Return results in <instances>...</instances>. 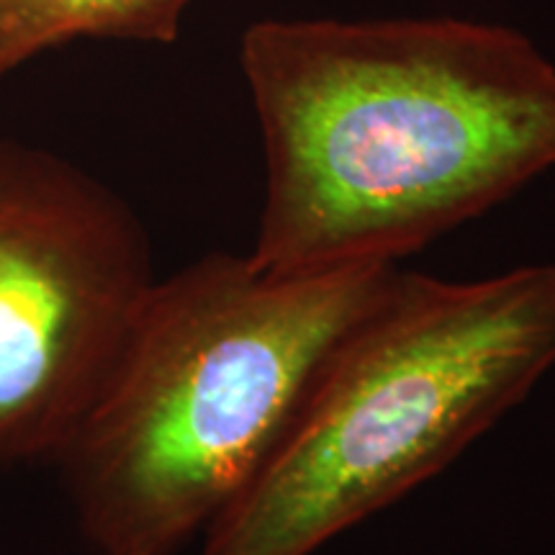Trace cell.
I'll list each match as a JSON object with an SVG mask.
<instances>
[{
	"instance_id": "cell-1",
	"label": "cell",
	"mask_w": 555,
	"mask_h": 555,
	"mask_svg": "<svg viewBox=\"0 0 555 555\" xmlns=\"http://www.w3.org/2000/svg\"><path fill=\"white\" fill-rule=\"evenodd\" d=\"M240 65L266 152L249 258L397 266L555 168V65L468 18H266Z\"/></svg>"
},
{
	"instance_id": "cell-2",
	"label": "cell",
	"mask_w": 555,
	"mask_h": 555,
	"mask_svg": "<svg viewBox=\"0 0 555 555\" xmlns=\"http://www.w3.org/2000/svg\"><path fill=\"white\" fill-rule=\"evenodd\" d=\"M397 266L278 275L208 253L155 278L54 463L101 555H176L260 474Z\"/></svg>"
},
{
	"instance_id": "cell-3",
	"label": "cell",
	"mask_w": 555,
	"mask_h": 555,
	"mask_svg": "<svg viewBox=\"0 0 555 555\" xmlns=\"http://www.w3.org/2000/svg\"><path fill=\"white\" fill-rule=\"evenodd\" d=\"M553 365L555 266L481 281L397 268L204 555H311L448 468Z\"/></svg>"
},
{
	"instance_id": "cell-4",
	"label": "cell",
	"mask_w": 555,
	"mask_h": 555,
	"mask_svg": "<svg viewBox=\"0 0 555 555\" xmlns=\"http://www.w3.org/2000/svg\"><path fill=\"white\" fill-rule=\"evenodd\" d=\"M155 278L119 193L0 139V470L57 463Z\"/></svg>"
},
{
	"instance_id": "cell-5",
	"label": "cell",
	"mask_w": 555,
	"mask_h": 555,
	"mask_svg": "<svg viewBox=\"0 0 555 555\" xmlns=\"http://www.w3.org/2000/svg\"><path fill=\"white\" fill-rule=\"evenodd\" d=\"M191 0H0V78L73 39L172 44Z\"/></svg>"
}]
</instances>
